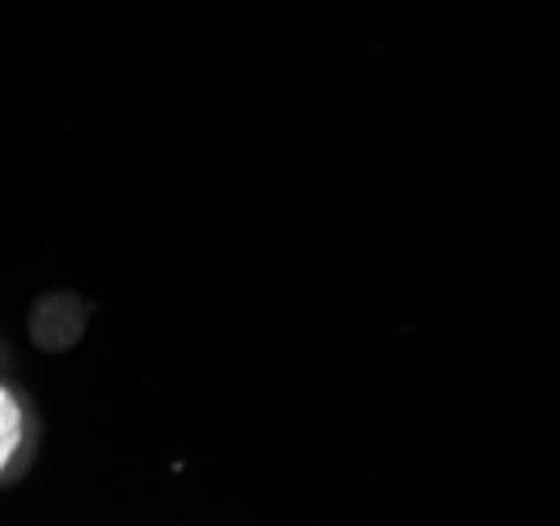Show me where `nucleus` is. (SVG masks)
<instances>
[{"label": "nucleus", "instance_id": "f257e3e1", "mask_svg": "<svg viewBox=\"0 0 560 526\" xmlns=\"http://www.w3.org/2000/svg\"><path fill=\"white\" fill-rule=\"evenodd\" d=\"M26 443V409H22V396L0 384V476L18 464Z\"/></svg>", "mask_w": 560, "mask_h": 526}]
</instances>
